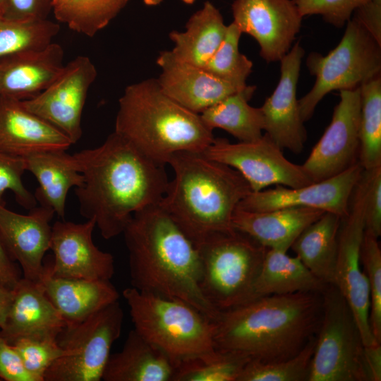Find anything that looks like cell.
<instances>
[{
    "label": "cell",
    "mask_w": 381,
    "mask_h": 381,
    "mask_svg": "<svg viewBox=\"0 0 381 381\" xmlns=\"http://www.w3.org/2000/svg\"><path fill=\"white\" fill-rule=\"evenodd\" d=\"M324 212L304 207L266 212H250L236 207L232 217V226L267 248L289 249L300 233Z\"/></svg>",
    "instance_id": "cell-25"
},
{
    "label": "cell",
    "mask_w": 381,
    "mask_h": 381,
    "mask_svg": "<svg viewBox=\"0 0 381 381\" xmlns=\"http://www.w3.org/2000/svg\"><path fill=\"white\" fill-rule=\"evenodd\" d=\"M55 18L75 32L93 37L121 11L130 0H48Z\"/></svg>",
    "instance_id": "cell-32"
},
{
    "label": "cell",
    "mask_w": 381,
    "mask_h": 381,
    "mask_svg": "<svg viewBox=\"0 0 381 381\" xmlns=\"http://www.w3.org/2000/svg\"><path fill=\"white\" fill-rule=\"evenodd\" d=\"M55 214L51 207L41 205L20 214L0 205V236L11 257L21 268L23 277L38 282L50 249V222Z\"/></svg>",
    "instance_id": "cell-19"
},
{
    "label": "cell",
    "mask_w": 381,
    "mask_h": 381,
    "mask_svg": "<svg viewBox=\"0 0 381 381\" xmlns=\"http://www.w3.org/2000/svg\"><path fill=\"white\" fill-rule=\"evenodd\" d=\"M20 271L0 236V284L13 289L21 278Z\"/></svg>",
    "instance_id": "cell-46"
},
{
    "label": "cell",
    "mask_w": 381,
    "mask_h": 381,
    "mask_svg": "<svg viewBox=\"0 0 381 381\" xmlns=\"http://www.w3.org/2000/svg\"><path fill=\"white\" fill-rule=\"evenodd\" d=\"M304 53V49L297 42L281 59L279 83L260 107L265 133L280 148L288 149L296 154L302 152L307 139L296 97Z\"/></svg>",
    "instance_id": "cell-18"
},
{
    "label": "cell",
    "mask_w": 381,
    "mask_h": 381,
    "mask_svg": "<svg viewBox=\"0 0 381 381\" xmlns=\"http://www.w3.org/2000/svg\"><path fill=\"white\" fill-rule=\"evenodd\" d=\"M131 284L183 301L215 322L221 311L204 296L198 248L158 204L138 211L123 232Z\"/></svg>",
    "instance_id": "cell-2"
},
{
    "label": "cell",
    "mask_w": 381,
    "mask_h": 381,
    "mask_svg": "<svg viewBox=\"0 0 381 381\" xmlns=\"http://www.w3.org/2000/svg\"><path fill=\"white\" fill-rule=\"evenodd\" d=\"M12 298V289L0 284V328L6 320Z\"/></svg>",
    "instance_id": "cell-48"
},
{
    "label": "cell",
    "mask_w": 381,
    "mask_h": 381,
    "mask_svg": "<svg viewBox=\"0 0 381 381\" xmlns=\"http://www.w3.org/2000/svg\"><path fill=\"white\" fill-rule=\"evenodd\" d=\"M363 169L359 163L327 179L299 188L277 185L273 188L251 192L237 208L250 212H266L280 208L304 207L345 217L353 190Z\"/></svg>",
    "instance_id": "cell-16"
},
{
    "label": "cell",
    "mask_w": 381,
    "mask_h": 381,
    "mask_svg": "<svg viewBox=\"0 0 381 381\" xmlns=\"http://www.w3.org/2000/svg\"><path fill=\"white\" fill-rule=\"evenodd\" d=\"M241 35V31L233 22L227 25L222 44L203 67L212 75L239 89L247 86L246 80L253 66L239 51Z\"/></svg>",
    "instance_id": "cell-36"
},
{
    "label": "cell",
    "mask_w": 381,
    "mask_h": 381,
    "mask_svg": "<svg viewBox=\"0 0 381 381\" xmlns=\"http://www.w3.org/2000/svg\"><path fill=\"white\" fill-rule=\"evenodd\" d=\"M0 380L1 381H35L25 368L16 349L1 334Z\"/></svg>",
    "instance_id": "cell-43"
},
{
    "label": "cell",
    "mask_w": 381,
    "mask_h": 381,
    "mask_svg": "<svg viewBox=\"0 0 381 381\" xmlns=\"http://www.w3.org/2000/svg\"><path fill=\"white\" fill-rule=\"evenodd\" d=\"M365 184V230L381 235V166L363 171Z\"/></svg>",
    "instance_id": "cell-42"
},
{
    "label": "cell",
    "mask_w": 381,
    "mask_h": 381,
    "mask_svg": "<svg viewBox=\"0 0 381 381\" xmlns=\"http://www.w3.org/2000/svg\"><path fill=\"white\" fill-rule=\"evenodd\" d=\"M73 155L83 176L75 191L80 214L105 239L122 234L133 214L158 204L167 191L164 165L114 131L99 147Z\"/></svg>",
    "instance_id": "cell-1"
},
{
    "label": "cell",
    "mask_w": 381,
    "mask_h": 381,
    "mask_svg": "<svg viewBox=\"0 0 381 381\" xmlns=\"http://www.w3.org/2000/svg\"><path fill=\"white\" fill-rule=\"evenodd\" d=\"M231 11L233 23L256 40L267 63L289 52L303 18L293 0H234Z\"/></svg>",
    "instance_id": "cell-15"
},
{
    "label": "cell",
    "mask_w": 381,
    "mask_h": 381,
    "mask_svg": "<svg viewBox=\"0 0 381 381\" xmlns=\"http://www.w3.org/2000/svg\"><path fill=\"white\" fill-rule=\"evenodd\" d=\"M341 217L325 212L306 227L291 248L310 272L323 284H333Z\"/></svg>",
    "instance_id": "cell-30"
},
{
    "label": "cell",
    "mask_w": 381,
    "mask_h": 381,
    "mask_svg": "<svg viewBox=\"0 0 381 381\" xmlns=\"http://www.w3.org/2000/svg\"><path fill=\"white\" fill-rule=\"evenodd\" d=\"M60 26L46 18H0V59L20 53L38 51L51 44Z\"/></svg>",
    "instance_id": "cell-34"
},
{
    "label": "cell",
    "mask_w": 381,
    "mask_h": 381,
    "mask_svg": "<svg viewBox=\"0 0 381 381\" xmlns=\"http://www.w3.org/2000/svg\"><path fill=\"white\" fill-rule=\"evenodd\" d=\"M365 198V184L362 172L351 194L348 214L341 219L333 284L350 306L364 346H368L379 342L373 337L370 327V289L366 275L361 270Z\"/></svg>",
    "instance_id": "cell-11"
},
{
    "label": "cell",
    "mask_w": 381,
    "mask_h": 381,
    "mask_svg": "<svg viewBox=\"0 0 381 381\" xmlns=\"http://www.w3.org/2000/svg\"><path fill=\"white\" fill-rule=\"evenodd\" d=\"M322 295L308 381H369L364 344L350 306L334 284L327 285Z\"/></svg>",
    "instance_id": "cell-9"
},
{
    "label": "cell",
    "mask_w": 381,
    "mask_h": 381,
    "mask_svg": "<svg viewBox=\"0 0 381 381\" xmlns=\"http://www.w3.org/2000/svg\"><path fill=\"white\" fill-rule=\"evenodd\" d=\"M360 150L358 163L364 170L381 166V77L360 87Z\"/></svg>",
    "instance_id": "cell-33"
},
{
    "label": "cell",
    "mask_w": 381,
    "mask_h": 381,
    "mask_svg": "<svg viewBox=\"0 0 381 381\" xmlns=\"http://www.w3.org/2000/svg\"><path fill=\"white\" fill-rule=\"evenodd\" d=\"M315 337L290 358L270 363L247 362L237 381H308Z\"/></svg>",
    "instance_id": "cell-37"
},
{
    "label": "cell",
    "mask_w": 381,
    "mask_h": 381,
    "mask_svg": "<svg viewBox=\"0 0 381 381\" xmlns=\"http://www.w3.org/2000/svg\"><path fill=\"white\" fill-rule=\"evenodd\" d=\"M249 361L214 349L179 363L172 381H237Z\"/></svg>",
    "instance_id": "cell-35"
},
{
    "label": "cell",
    "mask_w": 381,
    "mask_h": 381,
    "mask_svg": "<svg viewBox=\"0 0 381 381\" xmlns=\"http://www.w3.org/2000/svg\"><path fill=\"white\" fill-rule=\"evenodd\" d=\"M288 250L267 248L247 302L270 295L324 290L327 285L315 277L296 255H289Z\"/></svg>",
    "instance_id": "cell-28"
},
{
    "label": "cell",
    "mask_w": 381,
    "mask_h": 381,
    "mask_svg": "<svg viewBox=\"0 0 381 381\" xmlns=\"http://www.w3.org/2000/svg\"><path fill=\"white\" fill-rule=\"evenodd\" d=\"M48 8H51L48 0H8L5 17L18 20L46 18Z\"/></svg>",
    "instance_id": "cell-45"
},
{
    "label": "cell",
    "mask_w": 381,
    "mask_h": 381,
    "mask_svg": "<svg viewBox=\"0 0 381 381\" xmlns=\"http://www.w3.org/2000/svg\"><path fill=\"white\" fill-rule=\"evenodd\" d=\"M322 292L258 298L221 311L214 322L215 349L270 363L298 354L318 332Z\"/></svg>",
    "instance_id": "cell-3"
},
{
    "label": "cell",
    "mask_w": 381,
    "mask_h": 381,
    "mask_svg": "<svg viewBox=\"0 0 381 381\" xmlns=\"http://www.w3.org/2000/svg\"><path fill=\"white\" fill-rule=\"evenodd\" d=\"M381 44V0H369L357 8L352 16Z\"/></svg>",
    "instance_id": "cell-44"
},
{
    "label": "cell",
    "mask_w": 381,
    "mask_h": 381,
    "mask_svg": "<svg viewBox=\"0 0 381 381\" xmlns=\"http://www.w3.org/2000/svg\"><path fill=\"white\" fill-rule=\"evenodd\" d=\"M25 171H27L25 158L0 151V205H6L4 193L11 190L17 202L24 208L30 210L37 205L35 195L23 183Z\"/></svg>",
    "instance_id": "cell-40"
},
{
    "label": "cell",
    "mask_w": 381,
    "mask_h": 381,
    "mask_svg": "<svg viewBox=\"0 0 381 381\" xmlns=\"http://www.w3.org/2000/svg\"><path fill=\"white\" fill-rule=\"evenodd\" d=\"M163 0H143V3L148 6H155L160 4Z\"/></svg>",
    "instance_id": "cell-50"
},
{
    "label": "cell",
    "mask_w": 381,
    "mask_h": 381,
    "mask_svg": "<svg viewBox=\"0 0 381 381\" xmlns=\"http://www.w3.org/2000/svg\"><path fill=\"white\" fill-rule=\"evenodd\" d=\"M97 74L91 59L78 56L64 66L48 87L30 99L21 100L22 104L60 130L75 144L83 135V111Z\"/></svg>",
    "instance_id": "cell-13"
},
{
    "label": "cell",
    "mask_w": 381,
    "mask_h": 381,
    "mask_svg": "<svg viewBox=\"0 0 381 381\" xmlns=\"http://www.w3.org/2000/svg\"><path fill=\"white\" fill-rule=\"evenodd\" d=\"M361 262L370 289V329L377 341L381 343V250L378 238L366 230L361 244Z\"/></svg>",
    "instance_id": "cell-38"
},
{
    "label": "cell",
    "mask_w": 381,
    "mask_h": 381,
    "mask_svg": "<svg viewBox=\"0 0 381 381\" xmlns=\"http://www.w3.org/2000/svg\"><path fill=\"white\" fill-rule=\"evenodd\" d=\"M38 283L66 323L83 320L119 298L110 280L54 277L45 266Z\"/></svg>",
    "instance_id": "cell-24"
},
{
    "label": "cell",
    "mask_w": 381,
    "mask_h": 381,
    "mask_svg": "<svg viewBox=\"0 0 381 381\" xmlns=\"http://www.w3.org/2000/svg\"><path fill=\"white\" fill-rule=\"evenodd\" d=\"M364 358L369 381H380L381 344L365 346Z\"/></svg>",
    "instance_id": "cell-47"
},
{
    "label": "cell",
    "mask_w": 381,
    "mask_h": 381,
    "mask_svg": "<svg viewBox=\"0 0 381 381\" xmlns=\"http://www.w3.org/2000/svg\"><path fill=\"white\" fill-rule=\"evenodd\" d=\"M13 291V298L0 334L10 344L28 336L58 334L65 320L37 282L21 277Z\"/></svg>",
    "instance_id": "cell-23"
},
{
    "label": "cell",
    "mask_w": 381,
    "mask_h": 381,
    "mask_svg": "<svg viewBox=\"0 0 381 381\" xmlns=\"http://www.w3.org/2000/svg\"><path fill=\"white\" fill-rule=\"evenodd\" d=\"M176 365L160 349L136 330L130 331L122 349L111 354L104 381H172Z\"/></svg>",
    "instance_id": "cell-26"
},
{
    "label": "cell",
    "mask_w": 381,
    "mask_h": 381,
    "mask_svg": "<svg viewBox=\"0 0 381 381\" xmlns=\"http://www.w3.org/2000/svg\"><path fill=\"white\" fill-rule=\"evenodd\" d=\"M330 123L301 164L312 181L319 182L358 163L360 89L339 91Z\"/></svg>",
    "instance_id": "cell-14"
},
{
    "label": "cell",
    "mask_w": 381,
    "mask_h": 381,
    "mask_svg": "<svg viewBox=\"0 0 381 381\" xmlns=\"http://www.w3.org/2000/svg\"><path fill=\"white\" fill-rule=\"evenodd\" d=\"M64 50L52 42L46 48L0 59V96L30 99L48 87L61 74Z\"/></svg>",
    "instance_id": "cell-22"
},
{
    "label": "cell",
    "mask_w": 381,
    "mask_h": 381,
    "mask_svg": "<svg viewBox=\"0 0 381 381\" xmlns=\"http://www.w3.org/2000/svg\"><path fill=\"white\" fill-rule=\"evenodd\" d=\"M11 344L35 381H44L48 368L65 355L58 343L57 337L53 335L23 337L16 339Z\"/></svg>",
    "instance_id": "cell-39"
},
{
    "label": "cell",
    "mask_w": 381,
    "mask_h": 381,
    "mask_svg": "<svg viewBox=\"0 0 381 381\" xmlns=\"http://www.w3.org/2000/svg\"><path fill=\"white\" fill-rule=\"evenodd\" d=\"M195 246L205 298L220 311L246 303L267 248L236 229L212 234Z\"/></svg>",
    "instance_id": "cell-7"
},
{
    "label": "cell",
    "mask_w": 381,
    "mask_h": 381,
    "mask_svg": "<svg viewBox=\"0 0 381 381\" xmlns=\"http://www.w3.org/2000/svg\"><path fill=\"white\" fill-rule=\"evenodd\" d=\"M345 25L344 34L334 49L326 56L311 52L306 59V66L315 81L312 89L298 100L304 123L330 92L354 90L380 75L381 44L353 18Z\"/></svg>",
    "instance_id": "cell-8"
},
{
    "label": "cell",
    "mask_w": 381,
    "mask_h": 381,
    "mask_svg": "<svg viewBox=\"0 0 381 381\" xmlns=\"http://www.w3.org/2000/svg\"><path fill=\"white\" fill-rule=\"evenodd\" d=\"M167 164L174 178L159 205L195 246L234 229V212L252 192L238 171L197 151L174 153Z\"/></svg>",
    "instance_id": "cell-4"
},
{
    "label": "cell",
    "mask_w": 381,
    "mask_h": 381,
    "mask_svg": "<svg viewBox=\"0 0 381 381\" xmlns=\"http://www.w3.org/2000/svg\"><path fill=\"white\" fill-rule=\"evenodd\" d=\"M282 150L265 133L255 140L237 143L214 138L203 152L238 171L252 192L272 185L299 188L314 183L302 166L288 160Z\"/></svg>",
    "instance_id": "cell-12"
},
{
    "label": "cell",
    "mask_w": 381,
    "mask_h": 381,
    "mask_svg": "<svg viewBox=\"0 0 381 381\" xmlns=\"http://www.w3.org/2000/svg\"><path fill=\"white\" fill-rule=\"evenodd\" d=\"M181 1L186 4H193L195 0H181Z\"/></svg>",
    "instance_id": "cell-51"
},
{
    "label": "cell",
    "mask_w": 381,
    "mask_h": 381,
    "mask_svg": "<svg viewBox=\"0 0 381 381\" xmlns=\"http://www.w3.org/2000/svg\"><path fill=\"white\" fill-rule=\"evenodd\" d=\"M123 311L119 301L83 320L66 323L57 341L65 355L46 371L44 381H100L113 344L121 333Z\"/></svg>",
    "instance_id": "cell-10"
},
{
    "label": "cell",
    "mask_w": 381,
    "mask_h": 381,
    "mask_svg": "<svg viewBox=\"0 0 381 381\" xmlns=\"http://www.w3.org/2000/svg\"><path fill=\"white\" fill-rule=\"evenodd\" d=\"M256 87L247 85L201 114L204 123L210 129L221 128L237 138L239 142H249L262 137L264 119L260 107H253L248 101Z\"/></svg>",
    "instance_id": "cell-31"
},
{
    "label": "cell",
    "mask_w": 381,
    "mask_h": 381,
    "mask_svg": "<svg viewBox=\"0 0 381 381\" xmlns=\"http://www.w3.org/2000/svg\"><path fill=\"white\" fill-rule=\"evenodd\" d=\"M369 0H293L301 15H318L332 25L341 28L354 11Z\"/></svg>",
    "instance_id": "cell-41"
},
{
    "label": "cell",
    "mask_w": 381,
    "mask_h": 381,
    "mask_svg": "<svg viewBox=\"0 0 381 381\" xmlns=\"http://www.w3.org/2000/svg\"><path fill=\"white\" fill-rule=\"evenodd\" d=\"M212 131L167 95L157 78L127 86L119 99L114 132L160 164L179 152H203L214 140Z\"/></svg>",
    "instance_id": "cell-5"
},
{
    "label": "cell",
    "mask_w": 381,
    "mask_h": 381,
    "mask_svg": "<svg viewBox=\"0 0 381 381\" xmlns=\"http://www.w3.org/2000/svg\"><path fill=\"white\" fill-rule=\"evenodd\" d=\"M26 170L38 181L34 195L41 205L51 207L64 219L68 191L83 182L73 155L66 151L45 152L25 157Z\"/></svg>",
    "instance_id": "cell-27"
},
{
    "label": "cell",
    "mask_w": 381,
    "mask_h": 381,
    "mask_svg": "<svg viewBox=\"0 0 381 381\" xmlns=\"http://www.w3.org/2000/svg\"><path fill=\"white\" fill-rule=\"evenodd\" d=\"M226 29L220 11L207 1L190 17L185 31L169 33L174 44L171 52L177 59L203 68L222 44Z\"/></svg>",
    "instance_id": "cell-29"
},
{
    "label": "cell",
    "mask_w": 381,
    "mask_h": 381,
    "mask_svg": "<svg viewBox=\"0 0 381 381\" xmlns=\"http://www.w3.org/2000/svg\"><path fill=\"white\" fill-rule=\"evenodd\" d=\"M72 145L63 132L26 109L21 100L0 96V151L25 158L66 151Z\"/></svg>",
    "instance_id": "cell-21"
},
{
    "label": "cell",
    "mask_w": 381,
    "mask_h": 381,
    "mask_svg": "<svg viewBox=\"0 0 381 381\" xmlns=\"http://www.w3.org/2000/svg\"><path fill=\"white\" fill-rule=\"evenodd\" d=\"M0 381H1V380H0Z\"/></svg>",
    "instance_id": "cell-52"
},
{
    "label": "cell",
    "mask_w": 381,
    "mask_h": 381,
    "mask_svg": "<svg viewBox=\"0 0 381 381\" xmlns=\"http://www.w3.org/2000/svg\"><path fill=\"white\" fill-rule=\"evenodd\" d=\"M136 330L174 362L211 352L214 323L188 303L139 291H123Z\"/></svg>",
    "instance_id": "cell-6"
},
{
    "label": "cell",
    "mask_w": 381,
    "mask_h": 381,
    "mask_svg": "<svg viewBox=\"0 0 381 381\" xmlns=\"http://www.w3.org/2000/svg\"><path fill=\"white\" fill-rule=\"evenodd\" d=\"M96 226L92 220L83 223L56 221L52 228V264L44 265L54 277L110 280L114 273L112 255L97 248L92 240Z\"/></svg>",
    "instance_id": "cell-17"
},
{
    "label": "cell",
    "mask_w": 381,
    "mask_h": 381,
    "mask_svg": "<svg viewBox=\"0 0 381 381\" xmlns=\"http://www.w3.org/2000/svg\"><path fill=\"white\" fill-rule=\"evenodd\" d=\"M156 62L162 70L157 80L162 91L183 107L199 114L243 90L216 78L203 68L177 59L171 50L160 52Z\"/></svg>",
    "instance_id": "cell-20"
},
{
    "label": "cell",
    "mask_w": 381,
    "mask_h": 381,
    "mask_svg": "<svg viewBox=\"0 0 381 381\" xmlns=\"http://www.w3.org/2000/svg\"><path fill=\"white\" fill-rule=\"evenodd\" d=\"M8 6V0H0V18L6 16Z\"/></svg>",
    "instance_id": "cell-49"
}]
</instances>
